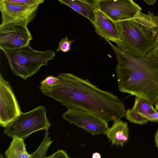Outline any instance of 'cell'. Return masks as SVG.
Instances as JSON below:
<instances>
[{
  "label": "cell",
  "mask_w": 158,
  "mask_h": 158,
  "mask_svg": "<svg viewBox=\"0 0 158 158\" xmlns=\"http://www.w3.org/2000/svg\"><path fill=\"white\" fill-rule=\"evenodd\" d=\"M20 107L9 82L0 74V124L5 127L21 113Z\"/></svg>",
  "instance_id": "cell-9"
},
{
  "label": "cell",
  "mask_w": 158,
  "mask_h": 158,
  "mask_svg": "<svg viewBox=\"0 0 158 158\" xmlns=\"http://www.w3.org/2000/svg\"><path fill=\"white\" fill-rule=\"evenodd\" d=\"M119 41L116 46L132 56L143 58L156 47L157 35L132 19L116 23Z\"/></svg>",
  "instance_id": "cell-3"
},
{
  "label": "cell",
  "mask_w": 158,
  "mask_h": 158,
  "mask_svg": "<svg viewBox=\"0 0 158 158\" xmlns=\"http://www.w3.org/2000/svg\"><path fill=\"white\" fill-rule=\"evenodd\" d=\"M156 47L158 52V34L157 35Z\"/></svg>",
  "instance_id": "cell-29"
},
{
  "label": "cell",
  "mask_w": 158,
  "mask_h": 158,
  "mask_svg": "<svg viewBox=\"0 0 158 158\" xmlns=\"http://www.w3.org/2000/svg\"><path fill=\"white\" fill-rule=\"evenodd\" d=\"M62 117L93 136L102 133L108 127V123L101 117L93 113L81 110L68 109L63 114Z\"/></svg>",
  "instance_id": "cell-7"
},
{
  "label": "cell",
  "mask_w": 158,
  "mask_h": 158,
  "mask_svg": "<svg viewBox=\"0 0 158 158\" xmlns=\"http://www.w3.org/2000/svg\"><path fill=\"white\" fill-rule=\"evenodd\" d=\"M32 39L27 26L17 22L1 23L0 25V48L2 51L26 46Z\"/></svg>",
  "instance_id": "cell-6"
},
{
  "label": "cell",
  "mask_w": 158,
  "mask_h": 158,
  "mask_svg": "<svg viewBox=\"0 0 158 158\" xmlns=\"http://www.w3.org/2000/svg\"><path fill=\"white\" fill-rule=\"evenodd\" d=\"M49 158H69V157L66 152L63 150H60L52 155L46 157Z\"/></svg>",
  "instance_id": "cell-22"
},
{
  "label": "cell",
  "mask_w": 158,
  "mask_h": 158,
  "mask_svg": "<svg viewBox=\"0 0 158 158\" xmlns=\"http://www.w3.org/2000/svg\"><path fill=\"white\" fill-rule=\"evenodd\" d=\"M8 61L12 73L24 80L31 77L48 61L54 58L55 52L48 49L35 50L29 44L19 48L2 50Z\"/></svg>",
  "instance_id": "cell-4"
},
{
  "label": "cell",
  "mask_w": 158,
  "mask_h": 158,
  "mask_svg": "<svg viewBox=\"0 0 158 158\" xmlns=\"http://www.w3.org/2000/svg\"><path fill=\"white\" fill-rule=\"evenodd\" d=\"M131 109L144 116L152 114L156 110L153 105L147 99L140 96H136L134 105Z\"/></svg>",
  "instance_id": "cell-16"
},
{
  "label": "cell",
  "mask_w": 158,
  "mask_h": 158,
  "mask_svg": "<svg viewBox=\"0 0 158 158\" xmlns=\"http://www.w3.org/2000/svg\"><path fill=\"white\" fill-rule=\"evenodd\" d=\"M106 41L113 49L117 61L115 71L119 90L142 97L155 104L158 100V52L156 47L144 57L138 58Z\"/></svg>",
  "instance_id": "cell-2"
},
{
  "label": "cell",
  "mask_w": 158,
  "mask_h": 158,
  "mask_svg": "<svg viewBox=\"0 0 158 158\" xmlns=\"http://www.w3.org/2000/svg\"><path fill=\"white\" fill-rule=\"evenodd\" d=\"M47 128L45 130V132L43 140L41 144L34 152L30 154L31 158H46V154L47 150L52 141L51 140Z\"/></svg>",
  "instance_id": "cell-17"
},
{
  "label": "cell",
  "mask_w": 158,
  "mask_h": 158,
  "mask_svg": "<svg viewBox=\"0 0 158 158\" xmlns=\"http://www.w3.org/2000/svg\"><path fill=\"white\" fill-rule=\"evenodd\" d=\"M98 8L116 23L131 19L142 10L132 0H98Z\"/></svg>",
  "instance_id": "cell-8"
},
{
  "label": "cell",
  "mask_w": 158,
  "mask_h": 158,
  "mask_svg": "<svg viewBox=\"0 0 158 158\" xmlns=\"http://www.w3.org/2000/svg\"><path fill=\"white\" fill-rule=\"evenodd\" d=\"M131 19L150 29L156 35L158 34V16L154 15L152 12L148 11V14H145L139 11Z\"/></svg>",
  "instance_id": "cell-15"
},
{
  "label": "cell",
  "mask_w": 158,
  "mask_h": 158,
  "mask_svg": "<svg viewBox=\"0 0 158 158\" xmlns=\"http://www.w3.org/2000/svg\"><path fill=\"white\" fill-rule=\"evenodd\" d=\"M147 5H152L155 3L156 2V0H143Z\"/></svg>",
  "instance_id": "cell-26"
},
{
  "label": "cell",
  "mask_w": 158,
  "mask_h": 158,
  "mask_svg": "<svg viewBox=\"0 0 158 158\" xmlns=\"http://www.w3.org/2000/svg\"><path fill=\"white\" fill-rule=\"evenodd\" d=\"M145 117L148 119L149 121L158 122V111L156 110L152 114Z\"/></svg>",
  "instance_id": "cell-23"
},
{
  "label": "cell",
  "mask_w": 158,
  "mask_h": 158,
  "mask_svg": "<svg viewBox=\"0 0 158 158\" xmlns=\"http://www.w3.org/2000/svg\"><path fill=\"white\" fill-rule=\"evenodd\" d=\"M74 40H69L67 36L61 39L59 43L58 48L56 51H61L64 53L69 52L71 49V44Z\"/></svg>",
  "instance_id": "cell-21"
},
{
  "label": "cell",
  "mask_w": 158,
  "mask_h": 158,
  "mask_svg": "<svg viewBox=\"0 0 158 158\" xmlns=\"http://www.w3.org/2000/svg\"><path fill=\"white\" fill-rule=\"evenodd\" d=\"M44 106H39L32 110L20 114L5 127L4 133L8 136L25 139L31 134L50 127Z\"/></svg>",
  "instance_id": "cell-5"
},
{
  "label": "cell",
  "mask_w": 158,
  "mask_h": 158,
  "mask_svg": "<svg viewBox=\"0 0 158 158\" xmlns=\"http://www.w3.org/2000/svg\"><path fill=\"white\" fill-rule=\"evenodd\" d=\"M102 134L107 136L112 145L123 147L129 138L127 123L120 119L115 120L111 127H107Z\"/></svg>",
  "instance_id": "cell-12"
},
{
  "label": "cell",
  "mask_w": 158,
  "mask_h": 158,
  "mask_svg": "<svg viewBox=\"0 0 158 158\" xmlns=\"http://www.w3.org/2000/svg\"><path fill=\"white\" fill-rule=\"evenodd\" d=\"M58 0L60 3L69 6L76 12L88 19L92 23L95 22V11L96 8L78 0Z\"/></svg>",
  "instance_id": "cell-13"
},
{
  "label": "cell",
  "mask_w": 158,
  "mask_h": 158,
  "mask_svg": "<svg viewBox=\"0 0 158 158\" xmlns=\"http://www.w3.org/2000/svg\"><path fill=\"white\" fill-rule=\"evenodd\" d=\"M154 105L156 110L158 111V100Z\"/></svg>",
  "instance_id": "cell-28"
},
{
  "label": "cell",
  "mask_w": 158,
  "mask_h": 158,
  "mask_svg": "<svg viewBox=\"0 0 158 158\" xmlns=\"http://www.w3.org/2000/svg\"><path fill=\"white\" fill-rule=\"evenodd\" d=\"M6 1L19 5L27 6H38L43 3L44 0H3Z\"/></svg>",
  "instance_id": "cell-20"
},
{
  "label": "cell",
  "mask_w": 158,
  "mask_h": 158,
  "mask_svg": "<svg viewBox=\"0 0 158 158\" xmlns=\"http://www.w3.org/2000/svg\"><path fill=\"white\" fill-rule=\"evenodd\" d=\"M125 116L130 122L141 125L145 124L149 121L147 117L132 109L127 110Z\"/></svg>",
  "instance_id": "cell-18"
},
{
  "label": "cell",
  "mask_w": 158,
  "mask_h": 158,
  "mask_svg": "<svg viewBox=\"0 0 158 158\" xmlns=\"http://www.w3.org/2000/svg\"><path fill=\"white\" fill-rule=\"evenodd\" d=\"M12 140L5 154L7 158H31L26 149V144L23 139L16 137Z\"/></svg>",
  "instance_id": "cell-14"
},
{
  "label": "cell",
  "mask_w": 158,
  "mask_h": 158,
  "mask_svg": "<svg viewBox=\"0 0 158 158\" xmlns=\"http://www.w3.org/2000/svg\"><path fill=\"white\" fill-rule=\"evenodd\" d=\"M154 139L156 146L158 150V129H157L156 131L155 134Z\"/></svg>",
  "instance_id": "cell-25"
},
{
  "label": "cell",
  "mask_w": 158,
  "mask_h": 158,
  "mask_svg": "<svg viewBox=\"0 0 158 158\" xmlns=\"http://www.w3.org/2000/svg\"><path fill=\"white\" fill-rule=\"evenodd\" d=\"M86 2L95 8H98V0H78Z\"/></svg>",
  "instance_id": "cell-24"
},
{
  "label": "cell",
  "mask_w": 158,
  "mask_h": 158,
  "mask_svg": "<svg viewBox=\"0 0 158 158\" xmlns=\"http://www.w3.org/2000/svg\"><path fill=\"white\" fill-rule=\"evenodd\" d=\"M58 83L43 94L60 102L68 109L93 113L107 123L125 117L123 101L112 93L102 90L88 79L69 73H60Z\"/></svg>",
  "instance_id": "cell-1"
},
{
  "label": "cell",
  "mask_w": 158,
  "mask_h": 158,
  "mask_svg": "<svg viewBox=\"0 0 158 158\" xmlns=\"http://www.w3.org/2000/svg\"><path fill=\"white\" fill-rule=\"evenodd\" d=\"M59 81V79L52 75H49L40 83L39 89L43 94L52 89L57 85Z\"/></svg>",
  "instance_id": "cell-19"
},
{
  "label": "cell",
  "mask_w": 158,
  "mask_h": 158,
  "mask_svg": "<svg viewBox=\"0 0 158 158\" xmlns=\"http://www.w3.org/2000/svg\"><path fill=\"white\" fill-rule=\"evenodd\" d=\"M38 7L21 6L0 0L1 23L17 22L27 26L35 19Z\"/></svg>",
  "instance_id": "cell-10"
},
{
  "label": "cell",
  "mask_w": 158,
  "mask_h": 158,
  "mask_svg": "<svg viewBox=\"0 0 158 158\" xmlns=\"http://www.w3.org/2000/svg\"><path fill=\"white\" fill-rule=\"evenodd\" d=\"M92 157L93 158H101V156L99 152H95L92 154Z\"/></svg>",
  "instance_id": "cell-27"
},
{
  "label": "cell",
  "mask_w": 158,
  "mask_h": 158,
  "mask_svg": "<svg viewBox=\"0 0 158 158\" xmlns=\"http://www.w3.org/2000/svg\"><path fill=\"white\" fill-rule=\"evenodd\" d=\"M95 21L92 23L95 31L106 41H112L117 44L119 41V35L116 23L98 8L95 10Z\"/></svg>",
  "instance_id": "cell-11"
}]
</instances>
